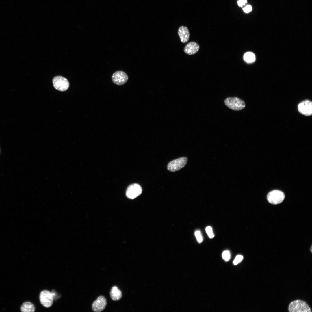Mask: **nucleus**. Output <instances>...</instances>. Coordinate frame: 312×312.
Here are the masks:
<instances>
[{
  "instance_id": "f257e3e1",
  "label": "nucleus",
  "mask_w": 312,
  "mask_h": 312,
  "mask_svg": "<svg viewBox=\"0 0 312 312\" xmlns=\"http://www.w3.org/2000/svg\"><path fill=\"white\" fill-rule=\"evenodd\" d=\"M225 104L229 108L235 111L243 109L246 106L245 102L237 97H229L224 101Z\"/></svg>"
},
{
  "instance_id": "f03ea898",
  "label": "nucleus",
  "mask_w": 312,
  "mask_h": 312,
  "mask_svg": "<svg viewBox=\"0 0 312 312\" xmlns=\"http://www.w3.org/2000/svg\"><path fill=\"white\" fill-rule=\"evenodd\" d=\"M290 312H311V309L304 302L297 300L291 302L289 307Z\"/></svg>"
},
{
  "instance_id": "7ed1b4c3",
  "label": "nucleus",
  "mask_w": 312,
  "mask_h": 312,
  "mask_svg": "<svg viewBox=\"0 0 312 312\" xmlns=\"http://www.w3.org/2000/svg\"><path fill=\"white\" fill-rule=\"evenodd\" d=\"M187 161V158L186 157H180L172 161L168 164L167 169L171 172L178 171L185 166Z\"/></svg>"
},
{
  "instance_id": "20e7f679",
  "label": "nucleus",
  "mask_w": 312,
  "mask_h": 312,
  "mask_svg": "<svg viewBox=\"0 0 312 312\" xmlns=\"http://www.w3.org/2000/svg\"><path fill=\"white\" fill-rule=\"evenodd\" d=\"M53 290L51 292L44 290L40 293L39 299L41 304L46 308L51 307L53 304L54 297Z\"/></svg>"
},
{
  "instance_id": "39448f33",
  "label": "nucleus",
  "mask_w": 312,
  "mask_h": 312,
  "mask_svg": "<svg viewBox=\"0 0 312 312\" xmlns=\"http://www.w3.org/2000/svg\"><path fill=\"white\" fill-rule=\"evenodd\" d=\"M52 81L54 87L61 91L67 90L69 87V83L68 80L62 76L55 77L53 78Z\"/></svg>"
},
{
  "instance_id": "423d86ee",
  "label": "nucleus",
  "mask_w": 312,
  "mask_h": 312,
  "mask_svg": "<svg viewBox=\"0 0 312 312\" xmlns=\"http://www.w3.org/2000/svg\"><path fill=\"white\" fill-rule=\"evenodd\" d=\"M284 198V193L278 190H274L270 192L267 196V200L269 203L274 205L281 203Z\"/></svg>"
},
{
  "instance_id": "0eeeda50",
  "label": "nucleus",
  "mask_w": 312,
  "mask_h": 312,
  "mask_svg": "<svg viewBox=\"0 0 312 312\" xmlns=\"http://www.w3.org/2000/svg\"><path fill=\"white\" fill-rule=\"evenodd\" d=\"M298 109L301 114L306 116L312 115V102L309 100H304L300 103L298 105Z\"/></svg>"
},
{
  "instance_id": "6e6552de",
  "label": "nucleus",
  "mask_w": 312,
  "mask_h": 312,
  "mask_svg": "<svg viewBox=\"0 0 312 312\" xmlns=\"http://www.w3.org/2000/svg\"><path fill=\"white\" fill-rule=\"evenodd\" d=\"M142 189L138 184L134 183L129 185L126 192L127 197L131 199H133L140 195L142 193Z\"/></svg>"
},
{
  "instance_id": "1a4fd4ad",
  "label": "nucleus",
  "mask_w": 312,
  "mask_h": 312,
  "mask_svg": "<svg viewBox=\"0 0 312 312\" xmlns=\"http://www.w3.org/2000/svg\"><path fill=\"white\" fill-rule=\"evenodd\" d=\"M128 79V77L127 74L122 71H117L115 72L112 77L113 83L119 86L125 84L127 81Z\"/></svg>"
},
{
  "instance_id": "9d476101",
  "label": "nucleus",
  "mask_w": 312,
  "mask_h": 312,
  "mask_svg": "<svg viewBox=\"0 0 312 312\" xmlns=\"http://www.w3.org/2000/svg\"><path fill=\"white\" fill-rule=\"evenodd\" d=\"M107 305V301L103 296H99L92 305V310L95 312H100L105 308Z\"/></svg>"
},
{
  "instance_id": "9b49d317",
  "label": "nucleus",
  "mask_w": 312,
  "mask_h": 312,
  "mask_svg": "<svg viewBox=\"0 0 312 312\" xmlns=\"http://www.w3.org/2000/svg\"><path fill=\"white\" fill-rule=\"evenodd\" d=\"M199 48V46L197 43L195 42H191L185 46L184 51L188 55H193L198 51Z\"/></svg>"
},
{
  "instance_id": "f8f14e48",
  "label": "nucleus",
  "mask_w": 312,
  "mask_h": 312,
  "mask_svg": "<svg viewBox=\"0 0 312 312\" xmlns=\"http://www.w3.org/2000/svg\"><path fill=\"white\" fill-rule=\"evenodd\" d=\"M178 34L181 42L183 43L187 42L190 38V32L187 27L181 26L178 30Z\"/></svg>"
},
{
  "instance_id": "ddd939ff",
  "label": "nucleus",
  "mask_w": 312,
  "mask_h": 312,
  "mask_svg": "<svg viewBox=\"0 0 312 312\" xmlns=\"http://www.w3.org/2000/svg\"><path fill=\"white\" fill-rule=\"evenodd\" d=\"M110 295L112 299L114 301L120 300L122 297L121 291L116 286H113L110 292Z\"/></svg>"
},
{
  "instance_id": "4468645a",
  "label": "nucleus",
  "mask_w": 312,
  "mask_h": 312,
  "mask_svg": "<svg viewBox=\"0 0 312 312\" xmlns=\"http://www.w3.org/2000/svg\"><path fill=\"white\" fill-rule=\"evenodd\" d=\"M34 305L29 302L23 303L20 307V310L22 312H34L35 311Z\"/></svg>"
},
{
  "instance_id": "2eb2a0df",
  "label": "nucleus",
  "mask_w": 312,
  "mask_h": 312,
  "mask_svg": "<svg viewBox=\"0 0 312 312\" xmlns=\"http://www.w3.org/2000/svg\"><path fill=\"white\" fill-rule=\"evenodd\" d=\"M244 59L247 62L252 63L255 61V56L253 53L251 52H248L244 54Z\"/></svg>"
},
{
  "instance_id": "dca6fc26",
  "label": "nucleus",
  "mask_w": 312,
  "mask_h": 312,
  "mask_svg": "<svg viewBox=\"0 0 312 312\" xmlns=\"http://www.w3.org/2000/svg\"><path fill=\"white\" fill-rule=\"evenodd\" d=\"M223 259L226 261H228L231 257L230 253L228 250L224 251L222 254Z\"/></svg>"
},
{
  "instance_id": "f3484780",
  "label": "nucleus",
  "mask_w": 312,
  "mask_h": 312,
  "mask_svg": "<svg viewBox=\"0 0 312 312\" xmlns=\"http://www.w3.org/2000/svg\"><path fill=\"white\" fill-rule=\"evenodd\" d=\"M209 237L213 238L214 237V234L213 231L212 227L210 226L207 227L205 229Z\"/></svg>"
},
{
  "instance_id": "a211bd4d",
  "label": "nucleus",
  "mask_w": 312,
  "mask_h": 312,
  "mask_svg": "<svg viewBox=\"0 0 312 312\" xmlns=\"http://www.w3.org/2000/svg\"><path fill=\"white\" fill-rule=\"evenodd\" d=\"M243 256L240 255H237L233 261V264L235 265H236L240 263L243 259Z\"/></svg>"
},
{
  "instance_id": "6ab92c4d",
  "label": "nucleus",
  "mask_w": 312,
  "mask_h": 312,
  "mask_svg": "<svg viewBox=\"0 0 312 312\" xmlns=\"http://www.w3.org/2000/svg\"><path fill=\"white\" fill-rule=\"evenodd\" d=\"M195 235L198 242H201L203 241V238L200 231H196L195 232Z\"/></svg>"
},
{
  "instance_id": "aec40b11",
  "label": "nucleus",
  "mask_w": 312,
  "mask_h": 312,
  "mask_svg": "<svg viewBox=\"0 0 312 312\" xmlns=\"http://www.w3.org/2000/svg\"><path fill=\"white\" fill-rule=\"evenodd\" d=\"M243 10L246 13H248L250 12L252 10V8L251 5H247L245 7L243 8Z\"/></svg>"
},
{
  "instance_id": "412c9836",
  "label": "nucleus",
  "mask_w": 312,
  "mask_h": 312,
  "mask_svg": "<svg viewBox=\"0 0 312 312\" xmlns=\"http://www.w3.org/2000/svg\"><path fill=\"white\" fill-rule=\"evenodd\" d=\"M247 3V0H239L237 1L238 6L241 7L245 5Z\"/></svg>"
},
{
  "instance_id": "4be33fe9",
  "label": "nucleus",
  "mask_w": 312,
  "mask_h": 312,
  "mask_svg": "<svg viewBox=\"0 0 312 312\" xmlns=\"http://www.w3.org/2000/svg\"><path fill=\"white\" fill-rule=\"evenodd\" d=\"M311 252H312V246H311Z\"/></svg>"
}]
</instances>
